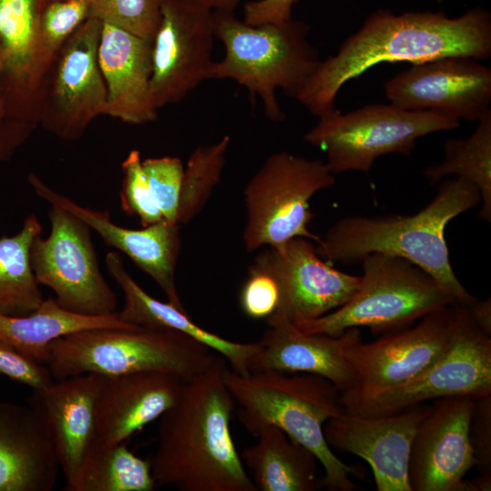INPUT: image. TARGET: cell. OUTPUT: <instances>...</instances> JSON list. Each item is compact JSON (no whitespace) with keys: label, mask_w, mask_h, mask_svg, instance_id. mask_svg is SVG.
I'll return each mask as SVG.
<instances>
[{"label":"cell","mask_w":491,"mask_h":491,"mask_svg":"<svg viewBox=\"0 0 491 491\" xmlns=\"http://www.w3.org/2000/svg\"><path fill=\"white\" fill-rule=\"evenodd\" d=\"M216 355L205 344L172 329L91 328L53 341L46 366L55 380L89 373L113 376L156 371L185 382L205 370Z\"/></svg>","instance_id":"8992f818"},{"label":"cell","mask_w":491,"mask_h":491,"mask_svg":"<svg viewBox=\"0 0 491 491\" xmlns=\"http://www.w3.org/2000/svg\"><path fill=\"white\" fill-rule=\"evenodd\" d=\"M151 462L132 452L126 442H91L67 491H153L156 487Z\"/></svg>","instance_id":"f1b7e54d"},{"label":"cell","mask_w":491,"mask_h":491,"mask_svg":"<svg viewBox=\"0 0 491 491\" xmlns=\"http://www.w3.org/2000/svg\"><path fill=\"white\" fill-rule=\"evenodd\" d=\"M122 170L124 178L119 196L123 211L136 216L143 226L165 220L152 195L138 150L127 155L122 162Z\"/></svg>","instance_id":"e575fe53"},{"label":"cell","mask_w":491,"mask_h":491,"mask_svg":"<svg viewBox=\"0 0 491 491\" xmlns=\"http://www.w3.org/2000/svg\"><path fill=\"white\" fill-rule=\"evenodd\" d=\"M445 158L424 175L431 185L449 175L473 184L481 195L478 216L491 222V110L479 120L466 138H449L444 145Z\"/></svg>","instance_id":"4dcf8cb0"},{"label":"cell","mask_w":491,"mask_h":491,"mask_svg":"<svg viewBox=\"0 0 491 491\" xmlns=\"http://www.w3.org/2000/svg\"><path fill=\"white\" fill-rule=\"evenodd\" d=\"M491 55V15L476 7L457 17L444 12H406L378 9L340 45L322 60L301 91L298 100L320 117L335 106L340 88L381 63L412 65L446 56L486 60Z\"/></svg>","instance_id":"6da1fadb"},{"label":"cell","mask_w":491,"mask_h":491,"mask_svg":"<svg viewBox=\"0 0 491 491\" xmlns=\"http://www.w3.org/2000/svg\"><path fill=\"white\" fill-rule=\"evenodd\" d=\"M390 104L478 121L490 110L491 68L466 56L414 64L384 83Z\"/></svg>","instance_id":"e0dca14e"},{"label":"cell","mask_w":491,"mask_h":491,"mask_svg":"<svg viewBox=\"0 0 491 491\" xmlns=\"http://www.w3.org/2000/svg\"><path fill=\"white\" fill-rule=\"evenodd\" d=\"M462 306L436 309L416 326L385 333L373 342L351 344L346 355L355 384L341 394L343 405L407 382L436 363L454 340Z\"/></svg>","instance_id":"4fadbf2b"},{"label":"cell","mask_w":491,"mask_h":491,"mask_svg":"<svg viewBox=\"0 0 491 491\" xmlns=\"http://www.w3.org/2000/svg\"><path fill=\"white\" fill-rule=\"evenodd\" d=\"M42 232L41 222L32 214L17 234L0 237V313L25 316L44 300L30 262L32 243Z\"/></svg>","instance_id":"f546056e"},{"label":"cell","mask_w":491,"mask_h":491,"mask_svg":"<svg viewBox=\"0 0 491 491\" xmlns=\"http://www.w3.org/2000/svg\"><path fill=\"white\" fill-rule=\"evenodd\" d=\"M266 330L256 341L250 373L317 375L331 381L341 394L354 387L355 377L346 352L361 339L359 328H349L337 336L307 334L277 311L266 318Z\"/></svg>","instance_id":"ffe728a7"},{"label":"cell","mask_w":491,"mask_h":491,"mask_svg":"<svg viewBox=\"0 0 491 491\" xmlns=\"http://www.w3.org/2000/svg\"><path fill=\"white\" fill-rule=\"evenodd\" d=\"M213 17L215 36L225 53L214 63L211 79L235 80L251 98L261 97L271 121H284L276 90L297 99L322 62L318 50L307 40L310 26L293 18L282 24L250 25L231 11H214Z\"/></svg>","instance_id":"5b68a950"},{"label":"cell","mask_w":491,"mask_h":491,"mask_svg":"<svg viewBox=\"0 0 491 491\" xmlns=\"http://www.w3.org/2000/svg\"><path fill=\"white\" fill-rule=\"evenodd\" d=\"M0 374L32 390L45 388L55 381L45 364L35 360L3 341H0Z\"/></svg>","instance_id":"8d00e7d4"},{"label":"cell","mask_w":491,"mask_h":491,"mask_svg":"<svg viewBox=\"0 0 491 491\" xmlns=\"http://www.w3.org/2000/svg\"><path fill=\"white\" fill-rule=\"evenodd\" d=\"M103 21L87 18L65 41L37 93V120L65 141L79 139L105 115L107 91L98 64Z\"/></svg>","instance_id":"7c38bea8"},{"label":"cell","mask_w":491,"mask_h":491,"mask_svg":"<svg viewBox=\"0 0 491 491\" xmlns=\"http://www.w3.org/2000/svg\"><path fill=\"white\" fill-rule=\"evenodd\" d=\"M255 445L240 454L250 471L256 490L316 491L322 488L316 476L317 458L283 430L266 426L256 436Z\"/></svg>","instance_id":"4316f807"},{"label":"cell","mask_w":491,"mask_h":491,"mask_svg":"<svg viewBox=\"0 0 491 491\" xmlns=\"http://www.w3.org/2000/svg\"><path fill=\"white\" fill-rule=\"evenodd\" d=\"M142 165L152 195L164 219L177 224L184 175L181 159L175 156L152 157L143 160Z\"/></svg>","instance_id":"d590c367"},{"label":"cell","mask_w":491,"mask_h":491,"mask_svg":"<svg viewBox=\"0 0 491 491\" xmlns=\"http://www.w3.org/2000/svg\"><path fill=\"white\" fill-rule=\"evenodd\" d=\"M470 312L476 322L486 332L491 334V301L477 299L469 306Z\"/></svg>","instance_id":"b9f144b4"},{"label":"cell","mask_w":491,"mask_h":491,"mask_svg":"<svg viewBox=\"0 0 491 491\" xmlns=\"http://www.w3.org/2000/svg\"><path fill=\"white\" fill-rule=\"evenodd\" d=\"M481 203L478 189L459 177L442 182L434 198L414 215H348L337 220L316 251L329 263H360L370 254L408 260L433 276L456 299L469 306L472 296L456 276L445 237L447 224Z\"/></svg>","instance_id":"3957f363"},{"label":"cell","mask_w":491,"mask_h":491,"mask_svg":"<svg viewBox=\"0 0 491 491\" xmlns=\"http://www.w3.org/2000/svg\"><path fill=\"white\" fill-rule=\"evenodd\" d=\"M51 0H0L5 118L38 125L33 71L40 17Z\"/></svg>","instance_id":"d4e9b609"},{"label":"cell","mask_w":491,"mask_h":491,"mask_svg":"<svg viewBox=\"0 0 491 491\" xmlns=\"http://www.w3.org/2000/svg\"><path fill=\"white\" fill-rule=\"evenodd\" d=\"M90 16L91 5L84 0H51L45 5L38 26L33 71L36 103L40 84L61 47Z\"/></svg>","instance_id":"d6a6232c"},{"label":"cell","mask_w":491,"mask_h":491,"mask_svg":"<svg viewBox=\"0 0 491 491\" xmlns=\"http://www.w3.org/2000/svg\"><path fill=\"white\" fill-rule=\"evenodd\" d=\"M51 231L37 235L30 262L37 284L53 290L63 308L85 316L115 313L116 294L101 273L91 228L67 210L51 205Z\"/></svg>","instance_id":"30bf717a"},{"label":"cell","mask_w":491,"mask_h":491,"mask_svg":"<svg viewBox=\"0 0 491 491\" xmlns=\"http://www.w3.org/2000/svg\"><path fill=\"white\" fill-rule=\"evenodd\" d=\"M136 326L124 321L118 312L106 316L76 314L63 308L50 297L25 316L0 313V341L46 365L48 346L59 337L85 329Z\"/></svg>","instance_id":"83f0119b"},{"label":"cell","mask_w":491,"mask_h":491,"mask_svg":"<svg viewBox=\"0 0 491 491\" xmlns=\"http://www.w3.org/2000/svg\"><path fill=\"white\" fill-rule=\"evenodd\" d=\"M360 263L363 273L354 296L320 317L296 323L301 331L337 336L349 328L367 327L389 333L456 303L433 276L406 259L370 254Z\"/></svg>","instance_id":"52a82bcc"},{"label":"cell","mask_w":491,"mask_h":491,"mask_svg":"<svg viewBox=\"0 0 491 491\" xmlns=\"http://www.w3.org/2000/svg\"><path fill=\"white\" fill-rule=\"evenodd\" d=\"M59 469L40 416L28 405L0 401V491H51Z\"/></svg>","instance_id":"cb8c5ba5"},{"label":"cell","mask_w":491,"mask_h":491,"mask_svg":"<svg viewBox=\"0 0 491 491\" xmlns=\"http://www.w3.org/2000/svg\"><path fill=\"white\" fill-rule=\"evenodd\" d=\"M229 135L219 141L196 147L189 156L180 192L176 223H189L204 208L218 185L225 165Z\"/></svg>","instance_id":"1f68e13d"},{"label":"cell","mask_w":491,"mask_h":491,"mask_svg":"<svg viewBox=\"0 0 491 491\" xmlns=\"http://www.w3.org/2000/svg\"><path fill=\"white\" fill-rule=\"evenodd\" d=\"M335 183L326 162L286 151L269 155L244 188L246 223L243 242L247 252L265 246L280 247L296 237L318 241L308 228L309 202Z\"/></svg>","instance_id":"9c48e42d"},{"label":"cell","mask_w":491,"mask_h":491,"mask_svg":"<svg viewBox=\"0 0 491 491\" xmlns=\"http://www.w3.org/2000/svg\"><path fill=\"white\" fill-rule=\"evenodd\" d=\"M105 265L124 294L125 304L118 312L124 321L184 333L222 356L232 371L244 376L250 375V360L257 349V342L239 343L225 339L196 325L186 311L179 310L169 302L155 299L132 277L117 252L106 255Z\"/></svg>","instance_id":"484cf974"},{"label":"cell","mask_w":491,"mask_h":491,"mask_svg":"<svg viewBox=\"0 0 491 491\" xmlns=\"http://www.w3.org/2000/svg\"><path fill=\"white\" fill-rule=\"evenodd\" d=\"M151 56L152 41L103 22L98 64L107 91L105 115L133 125L156 119Z\"/></svg>","instance_id":"603a6c76"},{"label":"cell","mask_w":491,"mask_h":491,"mask_svg":"<svg viewBox=\"0 0 491 491\" xmlns=\"http://www.w3.org/2000/svg\"><path fill=\"white\" fill-rule=\"evenodd\" d=\"M430 408V405L422 403L376 416L344 410L326 422L325 438L332 450L351 453L366 460L372 468L377 491H411V444Z\"/></svg>","instance_id":"ac0fdd59"},{"label":"cell","mask_w":491,"mask_h":491,"mask_svg":"<svg viewBox=\"0 0 491 491\" xmlns=\"http://www.w3.org/2000/svg\"><path fill=\"white\" fill-rule=\"evenodd\" d=\"M200 3L213 11H231L234 12L240 3V0H192Z\"/></svg>","instance_id":"7bdbcfd3"},{"label":"cell","mask_w":491,"mask_h":491,"mask_svg":"<svg viewBox=\"0 0 491 491\" xmlns=\"http://www.w3.org/2000/svg\"><path fill=\"white\" fill-rule=\"evenodd\" d=\"M3 68H4V56H3V50H2V45H1V42H0V77H1V75H2V72H3ZM6 119L5 118V108H4V104H3V100H2V95H1V93H0V122Z\"/></svg>","instance_id":"ee69618b"},{"label":"cell","mask_w":491,"mask_h":491,"mask_svg":"<svg viewBox=\"0 0 491 491\" xmlns=\"http://www.w3.org/2000/svg\"><path fill=\"white\" fill-rule=\"evenodd\" d=\"M184 381L156 371L103 376L95 400L93 443L126 442L177 400Z\"/></svg>","instance_id":"44dd1931"},{"label":"cell","mask_w":491,"mask_h":491,"mask_svg":"<svg viewBox=\"0 0 491 491\" xmlns=\"http://www.w3.org/2000/svg\"><path fill=\"white\" fill-rule=\"evenodd\" d=\"M213 10L192 0H162L152 41V101L160 109L181 102L211 79L215 30Z\"/></svg>","instance_id":"5bb4252c"},{"label":"cell","mask_w":491,"mask_h":491,"mask_svg":"<svg viewBox=\"0 0 491 491\" xmlns=\"http://www.w3.org/2000/svg\"><path fill=\"white\" fill-rule=\"evenodd\" d=\"M270 275L279 290L276 311L293 323L320 317L346 304L359 288L360 276L323 261L316 247L296 237L280 247L260 252L250 266Z\"/></svg>","instance_id":"2e32d148"},{"label":"cell","mask_w":491,"mask_h":491,"mask_svg":"<svg viewBox=\"0 0 491 491\" xmlns=\"http://www.w3.org/2000/svg\"><path fill=\"white\" fill-rule=\"evenodd\" d=\"M36 125L5 119L0 122V162L5 161L28 139Z\"/></svg>","instance_id":"60d3db41"},{"label":"cell","mask_w":491,"mask_h":491,"mask_svg":"<svg viewBox=\"0 0 491 491\" xmlns=\"http://www.w3.org/2000/svg\"><path fill=\"white\" fill-rule=\"evenodd\" d=\"M279 290L268 274L249 267L248 276L240 293V306L251 318H267L277 308Z\"/></svg>","instance_id":"74e56055"},{"label":"cell","mask_w":491,"mask_h":491,"mask_svg":"<svg viewBox=\"0 0 491 491\" xmlns=\"http://www.w3.org/2000/svg\"><path fill=\"white\" fill-rule=\"evenodd\" d=\"M469 438L479 476L491 479V395L476 398Z\"/></svg>","instance_id":"f35d334b"},{"label":"cell","mask_w":491,"mask_h":491,"mask_svg":"<svg viewBox=\"0 0 491 491\" xmlns=\"http://www.w3.org/2000/svg\"><path fill=\"white\" fill-rule=\"evenodd\" d=\"M102 376L83 374L32 390L27 405L47 426L65 486L75 479L94 436L95 400Z\"/></svg>","instance_id":"7402d4cb"},{"label":"cell","mask_w":491,"mask_h":491,"mask_svg":"<svg viewBox=\"0 0 491 491\" xmlns=\"http://www.w3.org/2000/svg\"><path fill=\"white\" fill-rule=\"evenodd\" d=\"M84 1H86L87 3H89L90 5H92V4H93V2H94V0H84Z\"/></svg>","instance_id":"f6af8a7d"},{"label":"cell","mask_w":491,"mask_h":491,"mask_svg":"<svg viewBox=\"0 0 491 491\" xmlns=\"http://www.w3.org/2000/svg\"><path fill=\"white\" fill-rule=\"evenodd\" d=\"M298 0H255L244 6V22L250 25L282 24L292 19L293 5Z\"/></svg>","instance_id":"ab89813d"},{"label":"cell","mask_w":491,"mask_h":491,"mask_svg":"<svg viewBox=\"0 0 491 491\" xmlns=\"http://www.w3.org/2000/svg\"><path fill=\"white\" fill-rule=\"evenodd\" d=\"M226 360L216 355L184 382L176 402L160 416L150 460L156 486L182 491H256L233 440L235 402L226 386Z\"/></svg>","instance_id":"7a4b0ae2"},{"label":"cell","mask_w":491,"mask_h":491,"mask_svg":"<svg viewBox=\"0 0 491 491\" xmlns=\"http://www.w3.org/2000/svg\"><path fill=\"white\" fill-rule=\"evenodd\" d=\"M469 306H462L454 340L436 363L407 382L345 404V410L376 416L442 397L491 395V334Z\"/></svg>","instance_id":"8fae6325"},{"label":"cell","mask_w":491,"mask_h":491,"mask_svg":"<svg viewBox=\"0 0 491 491\" xmlns=\"http://www.w3.org/2000/svg\"><path fill=\"white\" fill-rule=\"evenodd\" d=\"M460 119L434 111L373 104L343 114L335 107L319 117L304 140L326 155L331 172L368 173L384 155H409L418 138L460 126Z\"/></svg>","instance_id":"ba28073f"},{"label":"cell","mask_w":491,"mask_h":491,"mask_svg":"<svg viewBox=\"0 0 491 491\" xmlns=\"http://www.w3.org/2000/svg\"><path fill=\"white\" fill-rule=\"evenodd\" d=\"M225 379L238 406L237 418L248 433L256 437L266 426H276L315 454L324 468L322 487L359 488L350 478L359 471L340 460L325 438L326 422L345 410L341 391L331 381L305 373L261 372L244 376L230 369Z\"/></svg>","instance_id":"277c9868"},{"label":"cell","mask_w":491,"mask_h":491,"mask_svg":"<svg viewBox=\"0 0 491 491\" xmlns=\"http://www.w3.org/2000/svg\"><path fill=\"white\" fill-rule=\"evenodd\" d=\"M476 398L436 399L412 440L408 460L411 491H478L465 480L476 461L469 427Z\"/></svg>","instance_id":"9a60e30c"},{"label":"cell","mask_w":491,"mask_h":491,"mask_svg":"<svg viewBox=\"0 0 491 491\" xmlns=\"http://www.w3.org/2000/svg\"><path fill=\"white\" fill-rule=\"evenodd\" d=\"M27 180L37 196L83 220L106 245L124 253L147 274L162 289L167 302L185 311L175 286L181 247L179 225L162 220L142 229L125 228L115 224L107 210H95L77 204L51 188L35 173H30Z\"/></svg>","instance_id":"d6986e66"},{"label":"cell","mask_w":491,"mask_h":491,"mask_svg":"<svg viewBox=\"0 0 491 491\" xmlns=\"http://www.w3.org/2000/svg\"><path fill=\"white\" fill-rule=\"evenodd\" d=\"M162 0H94L91 16L153 41L161 19Z\"/></svg>","instance_id":"836d02e7"}]
</instances>
